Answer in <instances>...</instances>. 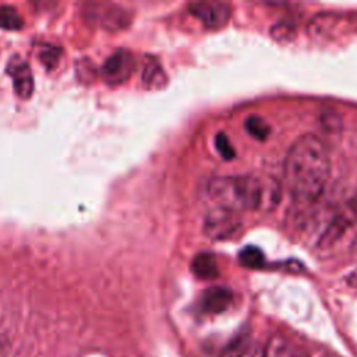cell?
Instances as JSON below:
<instances>
[{
	"mask_svg": "<svg viewBox=\"0 0 357 357\" xmlns=\"http://www.w3.org/2000/svg\"><path fill=\"white\" fill-rule=\"evenodd\" d=\"M329 155L324 141L314 134L298 137L283 163L284 185L290 197L301 204L318 201L329 178Z\"/></svg>",
	"mask_w": 357,
	"mask_h": 357,
	"instance_id": "obj_1",
	"label": "cell"
},
{
	"mask_svg": "<svg viewBox=\"0 0 357 357\" xmlns=\"http://www.w3.org/2000/svg\"><path fill=\"white\" fill-rule=\"evenodd\" d=\"M208 195L216 206L240 211H271L280 199V185L273 178L255 176H223L208 183Z\"/></svg>",
	"mask_w": 357,
	"mask_h": 357,
	"instance_id": "obj_2",
	"label": "cell"
},
{
	"mask_svg": "<svg viewBox=\"0 0 357 357\" xmlns=\"http://www.w3.org/2000/svg\"><path fill=\"white\" fill-rule=\"evenodd\" d=\"M357 225V187L351 197L335 213L328 227L319 238V247L326 248L333 245L351 226Z\"/></svg>",
	"mask_w": 357,
	"mask_h": 357,
	"instance_id": "obj_3",
	"label": "cell"
},
{
	"mask_svg": "<svg viewBox=\"0 0 357 357\" xmlns=\"http://www.w3.org/2000/svg\"><path fill=\"white\" fill-rule=\"evenodd\" d=\"M241 222L237 216V212L216 206L204 220V233L212 240H226L231 238L238 233Z\"/></svg>",
	"mask_w": 357,
	"mask_h": 357,
	"instance_id": "obj_4",
	"label": "cell"
},
{
	"mask_svg": "<svg viewBox=\"0 0 357 357\" xmlns=\"http://www.w3.org/2000/svg\"><path fill=\"white\" fill-rule=\"evenodd\" d=\"M188 8L190 13L209 29L225 26L231 17V7L222 1H197L191 3Z\"/></svg>",
	"mask_w": 357,
	"mask_h": 357,
	"instance_id": "obj_5",
	"label": "cell"
},
{
	"mask_svg": "<svg viewBox=\"0 0 357 357\" xmlns=\"http://www.w3.org/2000/svg\"><path fill=\"white\" fill-rule=\"evenodd\" d=\"M135 68V60L131 52L120 49L114 52L102 66V75L109 84H121L128 79Z\"/></svg>",
	"mask_w": 357,
	"mask_h": 357,
	"instance_id": "obj_6",
	"label": "cell"
},
{
	"mask_svg": "<svg viewBox=\"0 0 357 357\" xmlns=\"http://www.w3.org/2000/svg\"><path fill=\"white\" fill-rule=\"evenodd\" d=\"M7 71L13 78V85L17 95L22 99H29L33 92V77L28 63L14 59L10 61Z\"/></svg>",
	"mask_w": 357,
	"mask_h": 357,
	"instance_id": "obj_7",
	"label": "cell"
},
{
	"mask_svg": "<svg viewBox=\"0 0 357 357\" xmlns=\"http://www.w3.org/2000/svg\"><path fill=\"white\" fill-rule=\"evenodd\" d=\"M231 303V291L223 286H213L206 289L199 300V305L204 312L220 314Z\"/></svg>",
	"mask_w": 357,
	"mask_h": 357,
	"instance_id": "obj_8",
	"label": "cell"
},
{
	"mask_svg": "<svg viewBox=\"0 0 357 357\" xmlns=\"http://www.w3.org/2000/svg\"><path fill=\"white\" fill-rule=\"evenodd\" d=\"M264 357H305V354L283 336H272L264 346Z\"/></svg>",
	"mask_w": 357,
	"mask_h": 357,
	"instance_id": "obj_9",
	"label": "cell"
},
{
	"mask_svg": "<svg viewBox=\"0 0 357 357\" xmlns=\"http://www.w3.org/2000/svg\"><path fill=\"white\" fill-rule=\"evenodd\" d=\"M191 272L198 279H215L219 275L216 258L211 252H199L191 261Z\"/></svg>",
	"mask_w": 357,
	"mask_h": 357,
	"instance_id": "obj_10",
	"label": "cell"
},
{
	"mask_svg": "<svg viewBox=\"0 0 357 357\" xmlns=\"http://www.w3.org/2000/svg\"><path fill=\"white\" fill-rule=\"evenodd\" d=\"M142 81L148 88H160L165 84L166 75L163 73V68L156 60L149 59L145 63L144 71H142Z\"/></svg>",
	"mask_w": 357,
	"mask_h": 357,
	"instance_id": "obj_11",
	"label": "cell"
},
{
	"mask_svg": "<svg viewBox=\"0 0 357 357\" xmlns=\"http://www.w3.org/2000/svg\"><path fill=\"white\" fill-rule=\"evenodd\" d=\"M238 261L245 268H251V269H258L264 265L265 262V257L262 254V251L255 247V245H247L244 247L240 254H238Z\"/></svg>",
	"mask_w": 357,
	"mask_h": 357,
	"instance_id": "obj_12",
	"label": "cell"
},
{
	"mask_svg": "<svg viewBox=\"0 0 357 357\" xmlns=\"http://www.w3.org/2000/svg\"><path fill=\"white\" fill-rule=\"evenodd\" d=\"M24 21L18 11L11 6L0 7V26L7 31H17L22 26Z\"/></svg>",
	"mask_w": 357,
	"mask_h": 357,
	"instance_id": "obj_13",
	"label": "cell"
},
{
	"mask_svg": "<svg viewBox=\"0 0 357 357\" xmlns=\"http://www.w3.org/2000/svg\"><path fill=\"white\" fill-rule=\"evenodd\" d=\"M245 130L247 132L254 137L255 139L258 141H264L269 137V132H271V127L268 126V123L261 119L259 116H251L245 120Z\"/></svg>",
	"mask_w": 357,
	"mask_h": 357,
	"instance_id": "obj_14",
	"label": "cell"
},
{
	"mask_svg": "<svg viewBox=\"0 0 357 357\" xmlns=\"http://www.w3.org/2000/svg\"><path fill=\"white\" fill-rule=\"evenodd\" d=\"M251 344V340L245 335H240L237 339L231 340L220 353V357H240L245 349Z\"/></svg>",
	"mask_w": 357,
	"mask_h": 357,
	"instance_id": "obj_15",
	"label": "cell"
},
{
	"mask_svg": "<svg viewBox=\"0 0 357 357\" xmlns=\"http://www.w3.org/2000/svg\"><path fill=\"white\" fill-rule=\"evenodd\" d=\"M215 145H216V149L222 155L223 159H231L234 156V149H233L229 138L223 132H219L216 135Z\"/></svg>",
	"mask_w": 357,
	"mask_h": 357,
	"instance_id": "obj_16",
	"label": "cell"
},
{
	"mask_svg": "<svg viewBox=\"0 0 357 357\" xmlns=\"http://www.w3.org/2000/svg\"><path fill=\"white\" fill-rule=\"evenodd\" d=\"M40 60L42 63L47 67V68H53L59 59H60V49L54 47V46H46L42 52H40Z\"/></svg>",
	"mask_w": 357,
	"mask_h": 357,
	"instance_id": "obj_17",
	"label": "cell"
},
{
	"mask_svg": "<svg viewBox=\"0 0 357 357\" xmlns=\"http://www.w3.org/2000/svg\"><path fill=\"white\" fill-rule=\"evenodd\" d=\"M240 357H264V346L251 342V344Z\"/></svg>",
	"mask_w": 357,
	"mask_h": 357,
	"instance_id": "obj_18",
	"label": "cell"
},
{
	"mask_svg": "<svg viewBox=\"0 0 357 357\" xmlns=\"http://www.w3.org/2000/svg\"><path fill=\"white\" fill-rule=\"evenodd\" d=\"M353 251L354 252H357V237L354 238V241H353Z\"/></svg>",
	"mask_w": 357,
	"mask_h": 357,
	"instance_id": "obj_19",
	"label": "cell"
}]
</instances>
